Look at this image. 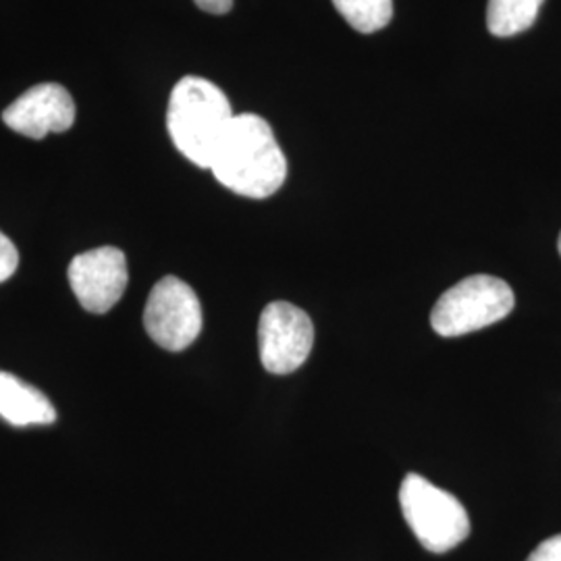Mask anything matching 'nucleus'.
Segmentation results:
<instances>
[{"label": "nucleus", "mask_w": 561, "mask_h": 561, "mask_svg": "<svg viewBox=\"0 0 561 561\" xmlns=\"http://www.w3.org/2000/svg\"><path fill=\"white\" fill-rule=\"evenodd\" d=\"M0 416L13 426H36L57 421V410L41 389L0 370Z\"/></svg>", "instance_id": "9"}, {"label": "nucleus", "mask_w": 561, "mask_h": 561, "mask_svg": "<svg viewBox=\"0 0 561 561\" xmlns=\"http://www.w3.org/2000/svg\"><path fill=\"white\" fill-rule=\"evenodd\" d=\"M67 277L81 308L92 314H106L127 289V259L119 248H96L78 254L69 264Z\"/></svg>", "instance_id": "7"}, {"label": "nucleus", "mask_w": 561, "mask_h": 561, "mask_svg": "<svg viewBox=\"0 0 561 561\" xmlns=\"http://www.w3.org/2000/svg\"><path fill=\"white\" fill-rule=\"evenodd\" d=\"M198 9L210 13V15H225L233 9V0H194Z\"/></svg>", "instance_id": "14"}, {"label": "nucleus", "mask_w": 561, "mask_h": 561, "mask_svg": "<svg viewBox=\"0 0 561 561\" xmlns=\"http://www.w3.org/2000/svg\"><path fill=\"white\" fill-rule=\"evenodd\" d=\"M558 250H560V256H561V233H560V240H558Z\"/></svg>", "instance_id": "15"}, {"label": "nucleus", "mask_w": 561, "mask_h": 561, "mask_svg": "<svg viewBox=\"0 0 561 561\" xmlns=\"http://www.w3.org/2000/svg\"><path fill=\"white\" fill-rule=\"evenodd\" d=\"M314 345L312 319L289 301H271L259 322V350L271 375L296 373Z\"/></svg>", "instance_id": "6"}, {"label": "nucleus", "mask_w": 561, "mask_h": 561, "mask_svg": "<svg viewBox=\"0 0 561 561\" xmlns=\"http://www.w3.org/2000/svg\"><path fill=\"white\" fill-rule=\"evenodd\" d=\"M333 4L360 34H375L393 18V0H333Z\"/></svg>", "instance_id": "11"}, {"label": "nucleus", "mask_w": 561, "mask_h": 561, "mask_svg": "<svg viewBox=\"0 0 561 561\" xmlns=\"http://www.w3.org/2000/svg\"><path fill=\"white\" fill-rule=\"evenodd\" d=\"M208 169L227 190L254 201L273 196L287 180V159L273 127L254 113L233 117Z\"/></svg>", "instance_id": "1"}, {"label": "nucleus", "mask_w": 561, "mask_h": 561, "mask_svg": "<svg viewBox=\"0 0 561 561\" xmlns=\"http://www.w3.org/2000/svg\"><path fill=\"white\" fill-rule=\"evenodd\" d=\"M2 121L25 138L42 140L48 134H62L76 123V102L60 83H38L11 102Z\"/></svg>", "instance_id": "8"}, {"label": "nucleus", "mask_w": 561, "mask_h": 561, "mask_svg": "<svg viewBox=\"0 0 561 561\" xmlns=\"http://www.w3.org/2000/svg\"><path fill=\"white\" fill-rule=\"evenodd\" d=\"M526 561H561V535L542 541Z\"/></svg>", "instance_id": "13"}, {"label": "nucleus", "mask_w": 561, "mask_h": 561, "mask_svg": "<svg viewBox=\"0 0 561 561\" xmlns=\"http://www.w3.org/2000/svg\"><path fill=\"white\" fill-rule=\"evenodd\" d=\"M542 2L545 0H489V32L497 38L518 36L537 21Z\"/></svg>", "instance_id": "10"}, {"label": "nucleus", "mask_w": 561, "mask_h": 561, "mask_svg": "<svg viewBox=\"0 0 561 561\" xmlns=\"http://www.w3.org/2000/svg\"><path fill=\"white\" fill-rule=\"evenodd\" d=\"M144 327L162 350H187L202 331V306L196 291L178 277L159 280L146 301Z\"/></svg>", "instance_id": "5"}, {"label": "nucleus", "mask_w": 561, "mask_h": 561, "mask_svg": "<svg viewBox=\"0 0 561 561\" xmlns=\"http://www.w3.org/2000/svg\"><path fill=\"white\" fill-rule=\"evenodd\" d=\"M516 306L512 287L491 275H472L449 287L431 312L442 337H460L503 321Z\"/></svg>", "instance_id": "4"}, {"label": "nucleus", "mask_w": 561, "mask_h": 561, "mask_svg": "<svg viewBox=\"0 0 561 561\" xmlns=\"http://www.w3.org/2000/svg\"><path fill=\"white\" fill-rule=\"evenodd\" d=\"M400 505L414 537L431 553L451 551L470 535V516L460 500L416 472L401 481Z\"/></svg>", "instance_id": "3"}, {"label": "nucleus", "mask_w": 561, "mask_h": 561, "mask_svg": "<svg viewBox=\"0 0 561 561\" xmlns=\"http://www.w3.org/2000/svg\"><path fill=\"white\" fill-rule=\"evenodd\" d=\"M231 102L213 81L187 76L178 81L167 108V129L190 162L208 169L225 131L233 121Z\"/></svg>", "instance_id": "2"}, {"label": "nucleus", "mask_w": 561, "mask_h": 561, "mask_svg": "<svg viewBox=\"0 0 561 561\" xmlns=\"http://www.w3.org/2000/svg\"><path fill=\"white\" fill-rule=\"evenodd\" d=\"M20 266V252L15 243L0 231V283L11 279Z\"/></svg>", "instance_id": "12"}]
</instances>
